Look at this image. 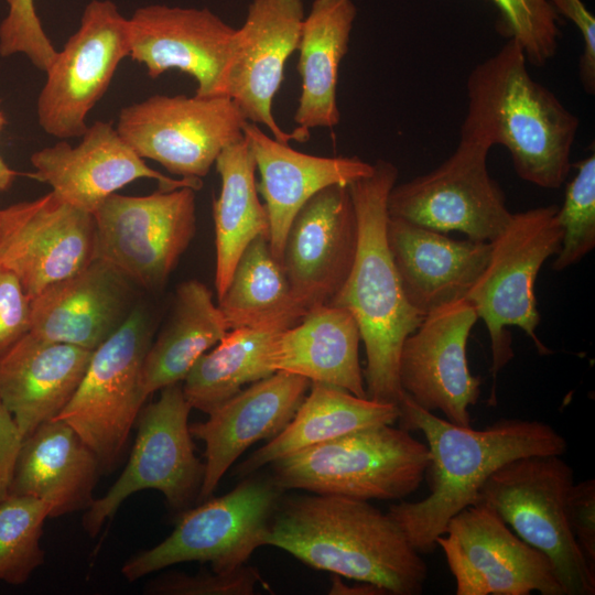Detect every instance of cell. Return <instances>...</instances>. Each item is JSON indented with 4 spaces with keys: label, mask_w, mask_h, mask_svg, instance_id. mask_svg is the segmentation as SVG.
<instances>
[{
    "label": "cell",
    "mask_w": 595,
    "mask_h": 595,
    "mask_svg": "<svg viewBox=\"0 0 595 595\" xmlns=\"http://www.w3.org/2000/svg\"><path fill=\"white\" fill-rule=\"evenodd\" d=\"M399 426L421 431L426 440L429 495L389 507L388 515L419 553L434 551L448 521L479 500L498 468L531 455H563L566 440L541 421L502 419L482 430L455 424L416 405L405 394Z\"/></svg>",
    "instance_id": "obj_1"
},
{
    "label": "cell",
    "mask_w": 595,
    "mask_h": 595,
    "mask_svg": "<svg viewBox=\"0 0 595 595\" xmlns=\"http://www.w3.org/2000/svg\"><path fill=\"white\" fill-rule=\"evenodd\" d=\"M264 545L316 570L375 584L387 594H421L428 577L421 553L388 512L368 500L320 494L281 499Z\"/></svg>",
    "instance_id": "obj_2"
},
{
    "label": "cell",
    "mask_w": 595,
    "mask_h": 595,
    "mask_svg": "<svg viewBox=\"0 0 595 595\" xmlns=\"http://www.w3.org/2000/svg\"><path fill=\"white\" fill-rule=\"evenodd\" d=\"M527 64L520 44L509 39L470 71L461 138L505 147L520 178L554 190L572 167L580 119L531 77Z\"/></svg>",
    "instance_id": "obj_3"
},
{
    "label": "cell",
    "mask_w": 595,
    "mask_h": 595,
    "mask_svg": "<svg viewBox=\"0 0 595 595\" xmlns=\"http://www.w3.org/2000/svg\"><path fill=\"white\" fill-rule=\"evenodd\" d=\"M398 169L389 161L374 163L371 174L348 185L357 219V248L351 269L328 304L355 318L366 351L367 398L400 407L399 382L403 342L424 316L408 301L387 240V201Z\"/></svg>",
    "instance_id": "obj_4"
},
{
    "label": "cell",
    "mask_w": 595,
    "mask_h": 595,
    "mask_svg": "<svg viewBox=\"0 0 595 595\" xmlns=\"http://www.w3.org/2000/svg\"><path fill=\"white\" fill-rule=\"evenodd\" d=\"M426 444L410 431L382 424L282 457L269 466L284 490L361 500H398L415 491L429 465Z\"/></svg>",
    "instance_id": "obj_5"
},
{
    "label": "cell",
    "mask_w": 595,
    "mask_h": 595,
    "mask_svg": "<svg viewBox=\"0 0 595 595\" xmlns=\"http://www.w3.org/2000/svg\"><path fill=\"white\" fill-rule=\"evenodd\" d=\"M558 208L548 205L512 214L505 229L490 241L489 259L465 296L486 324L494 379L513 357L507 326L521 328L540 354L550 353L536 334L540 313L534 282L544 261L561 248Z\"/></svg>",
    "instance_id": "obj_6"
},
{
    "label": "cell",
    "mask_w": 595,
    "mask_h": 595,
    "mask_svg": "<svg viewBox=\"0 0 595 595\" xmlns=\"http://www.w3.org/2000/svg\"><path fill=\"white\" fill-rule=\"evenodd\" d=\"M573 484V469L562 455L524 456L493 473L478 502L488 505L519 538L547 555L564 595H593L595 570L566 519V496Z\"/></svg>",
    "instance_id": "obj_7"
},
{
    "label": "cell",
    "mask_w": 595,
    "mask_h": 595,
    "mask_svg": "<svg viewBox=\"0 0 595 595\" xmlns=\"http://www.w3.org/2000/svg\"><path fill=\"white\" fill-rule=\"evenodd\" d=\"M283 490L271 477L247 476L229 493L186 509L172 533L128 559L122 576L133 582L167 566L208 562L215 572L235 571L264 545V537Z\"/></svg>",
    "instance_id": "obj_8"
},
{
    "label": "cell",
    "mask_w": 595,
    "mask_h": 595,
    "mask_svg": "<svg viewBox=\"0 0 595 595\" xmlns=\"http://www.w3.org/2000/svg\"><path fill=\"white\" fill-rule=\"evenodd\" d=\"M150 344L148 316L134 307L93 351L78 388L54 418L68 424L95 453L101 474L118 465L147 400L142 367Z\"/></svg>",
    "instance_id": "obj_9"
},
{
    "label": "cell",
    "mask_w": 595,
    "mask_h": 595,
    "mask_svg": "<svg viewBox=\"0 0 595 595\" xmlns=\"http://www.w3.org/2000/svg\"><path fill=\"white\" fill-rule=\"evenodd\" d=\"M195 192L185 186L110 195L93 213L96 258L132 283L162 289L195 235Z\"/></svg>",
    "instance_id": "obj_10"
},
{
    "label": "cell",
    "mask_w": 595,
    "mask_h": 595,
    "mask_svg": "<svg viewBox=\"0 0 595 595\" xmlns=\"http://www.w3.org/2000/svg\"><path fill=\"white\" fill-rule=\"evenodd\" d=\"M191 410L180 383L164 387L156 401L142 407L125 469L83 516V528L90 537L97 536L134 493L155 489L177 511L186 510L197 499L205 465L194 452L188 423Z\"/></svg>",
    "instance_id": "obj_11"
},
{
    "label": "cell",
    "mask_w": 595,
    "mask_h": 595,
    "mask_svg": "<svg viewBox=\"0 0 595 595\" xmlns=\"http://www.w3.org/2000/svg\"><path fill=\"white\" fill-rule=\"evenodd\" d=\"M246 123L227 96L158 94L122 108L116 129L142 159L180 178L202 180Z\"/></svg>",
    "instance_id": "obj_12"
},
{
    "label": "cell",
    "mask_w": 595,
    "mask_h": 595,
    "mask_svg": "<svg viewBox=\"0 0 595 595\" xmlns=\"http://www.w3.org/2000/svg\"><path fill=\"white\" fill-rule=\"evenodd\" d=\"M489 148L461 138L455 151L433 171L394 184L387 208L397 217L440 231H459L469 239L493 241L512 213L487 169Z\"/></svg>",
    "instance_id": "obj_13"
},
{
    "label": "cell",
    "mask_w": 595,
    "mask_h": 595,
    "mask_svg": "<svg viewBox=\"0 0 595 595\" xmlns=\"http://www.w3.org/2000/svg\"><path fill=\"white\" fill-rule=\"evenodd\" d=\"M129 53L128 19L111 0H91L79 28L45 72L36 102L41 128L62 140L82 137L89 111Z\"/></svg>",
    "instance_id": "obj_14"
},
{
    "label": "cell",
    "mask_w": 595,
    "mask_h": 595,
    "mask_svg": "<svg viewBox=\"0 0 595 595\" xmlns=\"http://www.w3.org/2000/svg\"><path fill=\"white\" fill-rule=\"evenodd\" d=\"M436 545L455 578L457 595H564L550 560L519 538L484 502L447 523Z\"/></svg>",
    "instance_id": "obj_15"
},
{
    "label": "cell",
    "mask_w": 595,
    "mask_h": 595,
    "mask_svg": "<svg viewBox=\"0 0 595 595\" xmlns=\"http://www.w3.org/2000/svg\"><path fill=\"white\" fill-rule=\"evenodd\" d=\"M95 258L93 214L52 191L0 209V264L18 278L30 300Z\"/></svg>",
    "instance_id": "obj_16"
},
{
    "label": "cell",
    "mask_w": 595,
    "mask_h": 595,
    "mask_svg": "<svg viewBox=\"0 0 595 595\" xmlns=\"http://www.w3.org/2000/svg\"><path fill=\"white\" fill-rule=\"evenodd\" d=\"M303 0H252L242 25L235 29L225 74L224 93L245 119L266 127L280 142H305L311 133L284 131L272 104L284 66L298 48L304 20Z\"/></svg>",
    "instance_id": "obj_17"
},
{
    "label": "cell",
    "mask_w": 595,
    "mask_h": 595,
    "mask_svg": "<svg viewBox=\"0 0 595 595\" xmlns=\"http://www.w3.org/2000/svg\"><path fill=\"white\" fill-rule=\"evenodd\" d=\"M478 316L466 299L428 313L403 342L399 382L420 408L441 411L445 419L470 426L469 408L480 394V378L472 375L467 340Z\"/></svg>",
    "instance_id": "obj_18"
},
{
    "label": "cell",
    "mask_w": 595,
    "mask_h": 595,
    "mask_svg": "<svg viewBox=\"0 0 595 595\" xmlns=\"http://www.w3.org/2000/svg\"><path fill=\"white\" fill-rule=\"evenodd\" d=\"M129 57L151 78L170 69L192 76L195 95L225 96L226 67L235 29L207 8L148 4L128 19Z\"/></svg>",
    "instance_id": "obj_19"
},
{
    "label": "cell",
    "mask_w": 595,
    "mask_h": 595,
    "mask_svg": "<svg viewBox=\"0 0 595 595\" xmlns=\"http://www.w3.org/2000/svg\"><path fill=\"white\" fill-rule=\"evenodd\" d=\"M76 145L60 141L31 155L33 172L28 176L45 183L62 201L88 213L123 186L151 178L159 188L192 187L203 183L195 178H174L150 167L119 134L110 122L88 126Z\"/></svg>",
    "instance_id": "obj_20"
},
{
    "label": "cell",
    "mask_w": 595,
    "mask_h": 595,
    "mask_svg": "<svg viewBox=\"0 0 595 595\" xmlns=\"http://www.w3.org/2000/svg\"><path fill=\"white\" fill-rule=\"evenodd\" d=\"M357 238L348 185L321 190L296 213L285 237L281 264L305 312L328 304L342 288L354 262Z\"/></svg>",
    "instance_id": "obj_21"
},
{
    "label": "cell",
    "mask_w": 595,
    "mask_h": 595,
    "mask_svg": "<svg viewBox=\"0 0 595 595\" xmlns=\"http://www.w3.org/2000/svg\"><path fill=\"white\" fill-rule=\"evenodd\" d=\"M311 381L286 371L274 374L226 400L208 419L190 424L205 444V470L197 500L208 499L225 473L252 444L270 440L291 421Z\"/></svg>",
    "instance_id": "obj_22"
},
{
    "label": "cell",
    "mask_w": 595,
    "mask_h": 595,
    "mask_svg": "<svg viewBox=\"0 0 595 595\" xmlns=\"http://www.w3.org/2000/svg\"><path fill=\"white\" fill-rule=\"evenodd\" d=\"M131 282L99 258L30 300L31 333L95 350L132 310Z\"/></svg>",
    "instance_id": "obj_23"
},
{
    "label": "cell",
    "mask_w": 595,
    "mask_h": 595,
    "mask_svg": "<svg viewBox=\"0 0 595 595\" xmlns=\"http://www.w3.org/2000/svg\"><path fill=\"white\" fill-rule=\"evenodd\" d=\"M387 240L409 303L423 316L465 299L490 255V241L457 240L405 219L390 217Z\"/></svg>",
    "instance_id": "obj_24"
},
{
    "label": "cell",
    "mask_w": 595,
    "mask_h": 595,
    "mask_svg": "<svg viewBox=\"0 0 595 595\" xmlns=\"http://www.w3.org/2000/svg\"><path fill=\"white\" fill-rule=\"evenodd\" d=\"M242 132L260 176L257 186L269 217V246L280 262L290 225L313 195L331 185H349L374 171V164L358 156H320L296 151L253 122L247 121Z\"/></svg>",
    "instance_id": "obj_25"
},
{
    "label": "cell",
    "mask_w": 595,
    "mask_h": 595,
    "mask_svg": "<svg viewBox=\"0 0 595 595\" xmlns=\"http://www.w3.org/2000/svg\"><path fill=\"white\" fill-rule=\"evenodd\" d=\"M91 355L93 350L28 332L0 357V398L23 439L66 407Z\"/></svg>",
    "instance_id": "obj_26"
},
{
    "label": "cell",
    "mask_w": 595,
    "mask_h": 595,
    "mask_svg": "<svg viewBox=\"0 0 595 595\" xmlns=\"http://www.w3.org/2000/svg\"><path fill=\"white\" fill-rule=\"evenodd\" d=\"M101 475L99 461L78 434L52 419L23 439L9 494L42 499L50 518L86 510Z\"/></svg>",
    "instance_id": "obj_27"
},
{
    "label": "cell",
    "mask_w": 595,
    "mask_h": 595,
    "mask_svg": "<svg viewBox=\"0 0 595 595\" xmlns=\"http://www.w3.org/2000/svg\"><path fill=\"white\" fill-rule=\"evenodd\" d=\"M360 340L358 325L347 310L318 305L277 335L271 365L274 371L299 375L311 382L367 398L359 364Z\"/></svg>",
    "instance_id": "obj_28"
},
{
    "label": "cell",
    "mask_w": 595,
    "mask_h": 595,
    "mask_svg": "<svg viewBox=\"0 0 595 595\" xmlns=\"http://www.w3.org/2000/svg\"><path fill=\"white\" fill-rule=\"evenodd\" d=\"M356 14L353 0H314L304 17L296 48L302 82L293 118L298 128L310 131L338 125V74Z\"/></svg>",
    "instance_id": "obj_29"
},
{
    "label": "cell",
    "mask_w": 595,
    "mask_h": 595,
    "mask_svg": "<svg viewBox=\"0 0 595 595\" xmlns=\"http://www.w3.org/2000/svg\"><path fill=\"white\" fill-rule=\"evenodd\" d=\"M309 393L285 428L237 466L241 477L304 448L338 436L382 424H394L399 407L346 390L311 382Z\"/></svg>",
    "instance_id": "obj_30"
},
{
    "label": "cell",
    "mask_w": 595,
    "mask_h": 595,
    "mask_svg": "<svg viewBox=\"0 0 595 595\" xmlns=\"http://www.w3.org/2000/svg\"><path fill=\"white\" fill-rule=\"evenodd\" d=\"M228 331L212 291L198 280L182 282L175 292L172 314L144 357L145 397L183 381L197 359Z\"/></svg>",
    "instance_id": "obj_31"
},
{
    "label": "cell",
    "mask_w": 595,
    "mask_h": 595,
    "mask_svg": "<svg viewBox=\"0 0 595 595\" xmlns=\"http://www.w3.org/2000/svg\"><path fill=\"white\" fill-rule=\"evenodd\" d=\"M215 166L220 177V192L213 203L215 289L219 299L246 247L259 235L269 238V217L259 198L256 164L244 134L220 152Z\"/></svg>",
    "instance_id": "obj_32"
},
{
    "label": "cell",
    "mask_w": 595,
    "mask_h": 595,
    "mask_svg": "<svg viewBox=\"0 0 595 595\" xmlns=\"http://www.w3.org/2000/svg\"><path fill=\"white\" fill-rule=\"evenodd\" d=\"M217 305L229 329H285L305 314L266 235L257 236L242 251Z\"/></svg>",
    "instance_id": "obj_33"
},
{
    "label": "cell",
    "mask_w": 595,
    "mask_h": 595,
    "mask_svg": "<svg viewBox=\"0 0 595 595\" xmlns=\"http://www.w3.org/2000/svg\"><path fill=\"white\" fill-rule=\"evenodd\" d=\"M281 331L266 327L229 329L212 350L197 359L183 380L182 389L192 409L208 414L244 386L274 374L270 355Z\"/></svg>",
    "instance_id": "obj_34"
},
{
    "label": "cell",
    "mask_w": 595,
    "mask_h": 595,
    "mask_svg": "<svg viewBox=\"0 0 595 595\" xmlns=\"http://www.w3.org/2000/svg\"><path fill=\"white\" fill-rule=\"evenodd\" d=\"M51 506L39 498L8 494L0 499V582L24 584L44 562L43 524Z\"/></svg>",
    "instance_id": "obj_35"
},
{
    "label": "cell",
    "mask_w": 595,
    "mask_h": 595,
    "mask_svg": "<svg viewBox=\"0 0 595 595\" xmlns=\"http://www.w3.org/2000/svg\"><path fill=\"white\" fill-rule=\"evenodd\" d=\"M556 218L562 229L561 248L552 264L555 271L582 260L595 247V153L575 164Z\"/></svg>",
    "instance_id": "obj_36"
},
{
    "label": "cell",
    "mask_w": 595,
    "mask_h": 595,
    "mask_svg": "<svg viewBox=\"0 0 595 595\" xmlns=\"http://www.w3.org/2000/svg\"><path fill=\"white\" fill-rule=\"evenodd\" d=\"M500 13L501 30L516 40L528 63L543 66L559 47L560 15L549 0H493Z\"/></svg>",
    "instance_id": "obj_37"
},
{
    "label": "cell",
    "mask_w": 595,
    "mask_h": 595,
    "mask_svg": "<svg viewBox=\"0 0 595 595\" xmlns=\"http://www.w3.org/2000/svg\"><path fill=\"white\" fill-rule=\"evenodd\" d=\"M9 10L0 24V55L24 54L43 71L53 63L57 50L36 14L34 0H7Z\"/></svg>",
    "instance_id": "obj_38"
},
{
    "label": "cell",
    "mask_w": 595,
    "mask_h": 595,
    "mask_svg": "<svg viewBox=\"0 0 595 595\" xmlns=\"http://www.w3.org/2000/svg\"><path fill=\"white\" fill-rule=\"evenodd\" d=\"M266 584L259 571L244 565L230 572L167 573L149 582L144 593L154 595H251Z\"/></svg>",
    "instance_id": "obj_39"
},
{
    "label": "cell",
    "mask_w": 595,
    "mask_h": 595,
    "mask_svg": "<svg viewBox=\"0 0 595 595\" xmlns=\"http://www.w3.org/2000/svg\"><path fill=\"white\" fill-rule=\"evenodd\" d=\"M30 331V299L18 278L0 264V357Z\"/></svg>",
    "instance_id": "obj_40"
},
{
    "label": "cell",
    "mask_w": 595,
    "mask_h": 595,
    "mask_svg": "<svg viewBox=\"0 0 595 595\" xmlns=\"http://www.w3.org/2000/svg\"><path fill=\"white\" fill-rule=\"evenodd\" d=\"M570 530L587 564L595 570V480L573 484L566 496Z\"/></svg>",
    "instance_id": "obj_41"
},
{
    "label": "cell",
    "mask_w": 595,
    "mask_h": 595,
    "mask_svg": "<svg viewBox=\"0 0 595 595\" xmlns=\"http://www.w3.org/2000/svg\"><path fill=\"white\" fill-rule=\"evenodd\" d=\"M555 12L569 19L583 39L578 75L584 90L595 93V19L582 0H549Z\"/></svg>",
    "instance_id": "obj_42"
},
{
    "label": "cell",
    "mask_w": 595,
    "mask_h": 595,
    "mask_svg": "<svg viewBox=\"0 0 595 595\" xmlns=\"http://www.w3.org/2000/svg\"><path fill=\"white\" fill-rule=\"evenodd\" d=\"M23 435L0 398V499L9 494Z\"/></svg>",
    "instance_id": "obj_43"
},
{
    "label": "cell",
    "mask_w": 595,
    "mask_h": 595,
    "mask_svg": "<svg viewBox=\"0 0 595 595\" xmlns=\"http://www.w3.org/2000/svg\"><path fill=\"white\" fill-rule=\"evenodd\" d=\"M329 594L350 595H382L387 592L371 583L354 581L351 584L342 582L339 576L334 575Z\"/></svg>",
    "instance_id": "obj_44"
},
{
    "label": "cell",
    "mask_w": 595,
    "mask_h": 595,
    "mask_svg": "<svg viewBox=\"0 0 595 595\" xmlns=\"http://www.w3.org/2000/svg\"><path fill=\"white\" fill-rule=\"evenodd\" d=\"M19 173L10 169L0 156V193L7 191Z\"/></svg>",
    "instance_id": "obj_45"
},
{
    "label": "cell",
    "mask_w": 595,
    "mask_h": 595,
    "mask_svg": "<svg viewBox=\"0 0 595 595\" xmlns=\"http://www.w3.org/2000/svg\"><path fill=\"white\" fill-rule=\"evenodd\" d=\"M6 123H7L6 116H4V113H3V112L1 111V109H0V133H1V131L3 130Z\"/></svg>",
    "instance_id": "obj_46"
}]
</instances>
